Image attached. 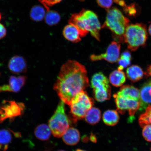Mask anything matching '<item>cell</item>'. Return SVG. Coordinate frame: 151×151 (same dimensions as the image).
Instances as JSON below:
<instances>
[{"label": "cell", "instance_id": "6da1fadb", "mask_svg": "<svg viewBox=\"0 0 151 151\" xmlns=\"http://www.w3.org/2000/svg\"><path fill=\"white\" fill-rule=\"evenodd\" d=\"M86 68L74 60L62 65L54 88L61 101L70 105L76 96L89 86Z\"/></svg>", "mask_w": 151, "mask_h": 151}, {"label": "cell", "instance_id": "7a4b0ae2", "mask_svg": "<svg viewBox=\"0 0 151 151\" xmlns=\"http://www.w3.org/2000/svg\"><path fill=\"white\" fill-rule=\"evenodd\" d=\"M107 11L106 19L102 28L110 30L116 42H124V35L126 28L129 24V19L124 16L116 7L110 8L107 9Z\"/></svg>", "mask_w": 151, "mask_h": 151}, {"label": "cell", "instance_id": "3957f363", "mask_svg": "<svg viewBox=\"0 0 151 151\" xmlns=\"http://www.w3.org/2000/svg\"><path fill=\"white\" fill-rule=\"evenodd\" d=\"M148 37L146 26L142 23L131 24L126 28L124 35V42L128 48L135 51L140 47L146 46Z\"/></svg>", "mask_w": 151, "mask_h": 151}, {"label": "cell", "instance_id": "277c9868", "mask_svg": "<svg viewBox=\"0 0 151 151\" xmlns=\"http://www.w3.org/2000/svg\"><path fill=\"white\" fill-rule=\"evenodd\" d=\"M93 105V99L88 96L86 92L83 91L77 94L69 105L70 111V116L69 117L71 123H75L78 120L83 119Z\"/></svg>", "mask_w": 151, "mask_h": 151}, {"label": "cell", "instance_id": "5b68a950", "mask_svg": "<svg viewBox=\"0 0 151 151\" xmlns=\"http://www.w3.org/2000/svg\"><path fill=\"white\" fill-rule=\"evenodd\" d=\"M70 120L65 112L64 103L60 102L52 116L49 120L48 126L54 137L60 138L69 128Z\"/></svg>", "mask_w": 151, "mask_h": 151}, {"label": "cell", "instance_id": "8992f818", "mask_svg": "<svg viewBox=\"0 0 151 151\" xmlns=\"http://www.w3.org/2000/svg\"><path fill=\"white\" fill-rule=\"evenodd\" d=\"M91 86L93 88L94 97L96 101L103 102L110 99L111 88L109 81L102 73H97L93 76Z\"/></svg>", "mask_w": 151, "mask_h": 151}, {"label": "cell", "instance_id": "52a82bcc", "mask_svg": "<svg viewBox=\"0 0 151 151\" xmlns=\"http://www.w3.org/2000/svg\"><path fill=\"white\" fill-rule=\"evenodd\" d=\"M24 105L14 101H5L0 107V123L7 119H12L22 114Z\"/></svg>", "mask_w": 151, "mask_h": 151}, {"label": "cell", "instance_id": "ba28073f", "mask_svg": "<svg viewBox=\"0 0 151 151\" xmlns=\"http://www.w3.org/2000/svg\"><path fill=\"white\" fill-rule=\"evenodd\" d=\"M113 97L117 111L122 114H124L126 111H128L130 116L133 117L140 108V102L138 100L124 97L117 93L115 94Z\"/></svg>", "mask_w": 151, "mask_h": 151}, {"label": "cell", "instance_id": "9c48e42d", "mask_svg": "<svg viewBox=\"0 0 151 151\" xmlns=\"http://www.w3.org/2000/svg\"><path fill=\"white\" fill-rule=\"evenodd\" d=\"M83 17L87 30L92 37L100 41V31L101 29V24L99 18L95 13L89 10L83 9L81 11Z\"/></svg>", "mask_w": 151, "mask_h": 151}, {"label": "cell", "instance_id": "30bf717a", "mask_svg": "<svg viewBox=\"0 0 151 151\" xmlns=\"http://www.w3.org/2000/svg\"><path fill=\"white\" fill-rule=\"evenodd\" d=\"M120 48L119 43L113 41L107 47L106 52L105 53L99 55H92L90 56V59L93 61L104 60L109 63H115L119 59Z\"/></svg>", "mask_w": 151, "mask_h": 151}, {"label": "cell", "instance_id": "8fae6325", "mask_svg": "<svg viewBox=\"0 0 151 151\" xmlns=\"http://www.w3.org/2000/svg\"><path fill=\"white\" fill-rule=\"evenodd\" d=\"M8 67L11 72L14 74L25 73L27 70V61L23 56H14L9 60Z\"/></svg>", "mask_w": 151, "mask_h": 151}, {"label": "cell", "instance_id": "7c38bea8", "mask_svg": "<svg viewBox=\"0 0 151 151\" xmlns=\"http://www.w3.org/2000/svg\"><path fill=\"white\" fill-rule=\"evenodd\" d=\"M140 92V108L143 110L147 108L151 104V80L143 85Z\"/></svg>", "mask_w": 151, "mask_h": 151}, {"label": "cell", "instance_id": "4fadbf2b", "mask_svg": "<svg viewBox=\"0 0 151 151\" xmlns=\"http://www.w3.org/2000/svg\"><path fill=\"white\" fill-rule=\"evenodd\" d=\"M64 142L69 146H74L78 143L80 139V132L76 128H69L62 136Z\"/></svg>", "mask_w": 151, "mask_h": 151}, {"label": "cell", "instance_id": "5bb4252c", "mask_svg": "<svg viewBox=\"0 0 151 151\" xmlns=\"http://www.w3.org/2000/svg\"><path fill=\"white\" fill-rule=\"evenodd\" d=\"M63 35L67 40L73 43L79 42L81 37L80 32L73 24H69L63 30Z\"/></svg>", "mask_w": 151, "mask_h": 151}, {"label": "cell", "instance_id": "9a60e30c", "mask_svg": "<svg viewBox=\"0 0 151 151\" xmlns=\"http://www.w3.org/2000/svg\"><path fill=\"white\" fill-rule=\"evenodd\" d=\"M122 97L138 100L140 99V92L137 88L130 85L122 87L119 91L116 93Z\"/></svg>", "mask_w": 151, "mask_h": 151}, {"label": "cell", "instance_id": "2e32d148", "mask_svg": "<svg viewBox=\"0 0 151 151\" xmlns=\"http://www.w3.org/2000/svg\"><path fill=\"white\" fill-rule=\"evenodd\" d=\"M27 77L24 76L16 77L11 76L9 80V86L13 92L17 93L19 92L25 85Z\"/></svg>", "mask_w": 151, "mask_h": 151}, {"label": "cell", "instance_id": "e0dca14e", "mask_svg": "<svg viewBox=\"0 0 151 151\" xmlns=\"http://www.w3.org/2000/svg\"><path fill=\"white\" fill-rule=\"evenodd\" d=\"M128 78L133 82H136L143 78L144 73L139 66L133 65L128 68L126 70Z\"/></svg>", "mask_w": 151, "mask_h": 151}, {"label": "cell", "instance_id": "ac0fdd59", "mask_svg": "<svg viewBox=\"0 0 151 151\" xmlns=\"http://www.w3.org/2000/svg\"><path fill=\"white\" fill-rule=\"evenodd\" d=\"M52 133L49 126L45 124L37 126L35 131V137L40 140L42 141L48 140L50 138Z\"/></svg>", "mask_w": 151, "mask_h": 151}, {"label": "cell", "instance_id": "d6986e66", "mask_svg": "<svg viewBox=\"0 0 151 151\" xmlns=\"http://www.w3.org/2000/svg\"><path fill=\"white\" fill-rule=\"evenodd\" d=\"M44 6L47 12L45 17V21L48 25H55L59 22L60 20V15L56 11L50 10L49 6L45 4L40 1Z\"/></svg>", "mask_w": 151, "mask_h": 151}, {"label": "cell", "instance_id": "ffe728a7", "mask_svg": "<svg viewBox=\"0 0 151 151\" xmlns=\"http://www.w3.org/2000/svg\"><path fill=\"white\" fill-rule=\"evenodd\" d=\"M101 118V111L96 107H92L87 113L85 116L86 122L91 125H94L98 123Z\"/></svg>", "mask_w": 151, "mask_h": 151}, {"label": "cell", "instance_id": "44dd1931", "mask_svg": "<svg viewBox=\"0 0 151 151\" xmlns=\"http://www.w3.org/2000/svg\"><path fill=\"white\" fill-rule=\"evenodd\" d=\"M119 116L117 111L113 110H108L104 113L103 119V122L106 125L113 126L116 125L119 122Z\"/></svg>", "mask_w": 151, "mask_h": 151}, {"label": "cell", "instance_id": "7402d4cb", "mask_svg": "<svg viewBox=\"0 0 151 151\" xmlns=\"http://www.w3.org/2000/svg\"><path fill=\"white\" fill-rule=\"evenodd\" d=\"M126 80L125 74L121 71L114 70L109 75V82L113 86L117 87L122 86Z\"/></svg>", "mask_w": 151, "mask_h": 151}, {"label": "cell", "instance_id": "603a6c76", "mask_svg": "<svg viewBox=\"0 0 151 151\" xmlns=\"http://www.w3.org/2000/svg\"><path fill=\"white\" fill-rule=\"evenodd\" d=\"M46 14V11L43 7L36 5L32 7L30 12V17L34 21L39 22L45 18Z\"/></svg>", "mask_w": 151, "mask_h": 151}, {"label": "cell", "instance_id": "cb8c5ba5", "mask_svg": "<svg viewBox=\"0 0 151 151\" xmlns=\"http://www.w3.org/2000/svg\"><path fill=\"white\" fill-rule=\"evenodd\" d=\"M12 139V135L8 130H0V149L3 148L4 151L6 150Z\"/></svg>", "mask_w": 151, "mask_h": 151}, {"label": "cell", "instance_id": "d4e9b609", "mask_svg": "<svg viewBox=\"0 0 151 151\" xmlns=\"http://www.w3.org/2000/svg\"><path fill=\"white\" fill-rule=\"evenodd\" d=\"M131 55L129 52L126 51L123 52L118 60V70L122 71L129 66L131 64Z\"/></svg>", "mask_w": 151, "mask_h": 151}, {"label": "cell", "instance_id": "484cf974", "mask_svg": "<svg viewBox=\"0 0 151 151\" xmlns=\"http://www.w3.org/2000/svg\"><path fill=\"white\" fill-rule=\"evenodd\" d=\"M139 122L142 127L147 124H151V105L147 107L146 112L141 115Z\"/></svg>", "mask_w": 151, "mask_h": 151}, {"label": "cell", "instance_id": "4316f807", "mask_svg": "<svg viewBox=\"0 0 151 151\" xmlns=\"http://www.w3.org/2000/svg\"><path fill=\"white\" fill-rule=\"evenodd\" d=\"M124 12L129 16H134L137 14V9L134 4L127 6L126 5L123 7Z\"/></svg>", "mask_w": 151, "mask_h": 151}, {"label": "cell", "instance_id": "83f0119b", "mask_svg": "<svg viewBox=\"0 0 151 151\" xmlns=\"http://www.w3.org/2000/svg\"><path fill=\"white\" fill-rule=\"evenodd\" d=\"M143 137L148 141H151V124H147L142 127Z\"/></svg>", "mask_w": 151, "mask_h": 151}, {"label": "cell", "instance_id": "f1b7e54d", "mask_svg": "<svg viewBox=\"0 0 151 151\" xmlns=\"http://www.w3.org/2000/svg\"><path fill=\"white\" fill-rule=\"evenodd\" d=\"M98 4L103 8L109 9L112 5L113 0H97Z\"/></svg>", "mask_w": 151, "mask_h": 151}, {"label": "cell", "instance_id": "f546056e", "mask_svg": "<svg viewBox=\"0 0 151 151\" xmlns=\"http://www.w3.org/2000/svg\"><path fill=\"white\" fill-rule=\"evenodd\" d=\"M62 1V0H39V1L42 2L49 6H51L57 3H59ZM80 1H83L84 0H80Z\"/></svg>", "mask_w": 151, "mask_h": 151}, {"label": "cell", "instance_id": "4dcf8cb0", "mask_svg": "<svg viewBox=\"0 0 151 151\" xmlns=\"http://www.w3.org/2000/svg\"><path fill=\"white\" fill-rule=\"evenodd\" d=\"M7 30L5 26L0 23V40L3 38L6 35Z\"/></svg>", "mask_w": 151, "mask_h": 151}, {"label": "cell", "instance_id": "1f68e13d", "mask_svg": "<svg viewBox=\"0 0 151 151\" xmlns=\"http://www.w3.org/2000/svg\"><path fill=\"white\" fill-rule=\"evenodd\" d=\"M12 92L9 85H4L0 86V92Z\"/></svg>", "mask_w": 151, "mask_h": 151}, {"label": "cell", "instance_id": "d6a6232c", "mask_svg": "<svg viewBox=\"0 0 151 151\" xmlns=\"http://www.w3.org/2000/svg\"><path fill=\"white\" fill-rule=\"evenodd\" d=\"M113 1L122 7L125 6L126 5L125 2L124 0H113Z\"/></svg>", "mask_w": 151, "mask_h": 151}, {"label": "cell", "instance_id": "836d02e7", "mask_svg": "<svg viewBox=\"0 0 151 151\" xmlns=\"http://www.w3.org/2000/svg\"><path fill=\"white\" fill-rule=\"evenodd\" d=\"M90 139L91 141L92 142L94 143H96L97 142V138L96 137L95 135H94L93 133H92L91 134Z\"/></svg>", "mask_w": 151, "mask_h": 151}, {"label": "cell", "instance_id": "e575fe53", "mask_svg": "<svg viewBox=\"0 0 151 151\" xmlns=\"http://www.w3.org/2000/svg\"><path fill=\"white\" fill-rule=\"evenodd\" d=\"M146 75L147 77H151V65L147 68Z\"/></svg>", "mask_w": 151, "mask_h": 151}, {"label": "cell", "instance_id": "d590c367", "mask_svg": "<svg viewBox=\"0 0 151 151\" xmlns=\"http://www.w3.org/2000/svg\"><path fill=\"white\" fill-rule=\"evenodd\" d=\"M82 140L84 142H87L89 140V138L86 135H84L83 137Z\"/></svg>", "mask_w": 151, "mask_h": 151}, {"label": "cell", "instance_id": "8d00e7d4", "mask_svg": "<svg viewBox=\"0 0 151 151\" xmlns=\"http://www.w3.org/2000/svg\"><path fill=\"white\" fill-rule=\"evenodd\" d=\"M148 32L149 34L151 36V24H150V26H149L148 28Z\"/></svg>", "mask_w": 151, "mask_h": 151}, {"label": "cell", "instance_id": "74e56055", "mask_svg": "<svg viewBox=\"0 0 151 151\" xmlns=\"http://www.w3.org/2000/svg\"><path fill=\"white\" fill-rule=\"evenodd\" d=\"M75 151H86L81 150V149H77V150H76Z\"/></svg>", "mask_w": 151, "mask_h": 151}, {"label": "cell", "instance_id": "f35d334b", "mask_svg": "<svg viewBox=\"0 0 151 151\" xmlns=\"http://www.w3.org/2000/svg\"><path fill=\"white\" fill-rule=\"evenodd\" d=\"M1 12H0V20L1 19Z\"/></svg>", "mask_w": 151, "mask_h": 151}, {"label": "cell", "instance_id": "ab89813d", "mask_svg": "<svg viewBox=\"0 0 151 151\" xmlns=\"http://www.w3.org/2000/svg\"><path fill=\"white\" fill-rule=\"evenodd\" d=\"M65 151L64 150H58V151Z\"/></svg>", "mask_w": 151, "mask_h": 151}]
</instances>
